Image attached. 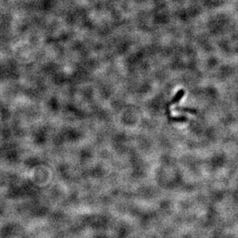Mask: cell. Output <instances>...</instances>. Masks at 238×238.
<instances>
[{"label": "cell", "mask_w": 238, "mask_h": 238, "mask_svg": "<svg viewBox=\"0 0 238 238\" xmlns=\"http://www.w3.org/2000/svg\"><path fill=\"white\" fill-rule=\"evenodd\" d=\"M184 94H185V90H184V89H180V90L177 93V94L174 96L173 99L169 103V104L173 105V104H175V103H179L180 99L184 97Z\"/></svg>", "instance_id": "cell-1"}, {"label": "cell", "mask_w": 238, "mask_h": 238, "mask_svg": "<svg viewBox=\"0 0 238 238\" xmlns=\"http://www.w3.org/2000/svg\"><path fill=\"white\" fill-rule=\"evenodd\" d=\"M176 111L179 112H187V113H196V110L195 109H191V108H187V107H180V106H176L175 107Z\"/></svg>", "instance_id": "cell-2"}, {"label": "cell", "mask_w": 238, "mask_h": 238, "mask_svg": "<svg viewBox=\"0 0 238 238\" xmlns=\"http://www.w3.org/2000/svg\"><path fill=\"white\" fill-rule=\"evenodd\" d=\"M169 120H171L173 122H185L187 120V118L186 116H181L179 117H169Z\"/></svg>", "instance_id": "cell-3"}]
</instances>
